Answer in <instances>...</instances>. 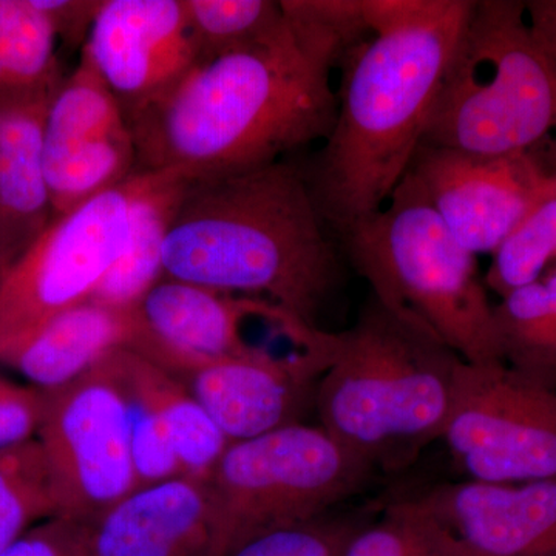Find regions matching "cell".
Masks as SVG:
<instances>
[{
	"mask_svg": "<svg viewBox=\"0 0 556 556\" xmlns=\"http://www.w3.org/2000/svg\"><path fill=\"white\" fill-rule=\"evenodd\" d=\"M277 27L201 61L127 119L138 170L192 178L255 169L324 141L334 127L332 72L368 31L362 0H285Z\"/></svg>",
	"mask_w": 556,
	"mask_h": 556,
	"instance_id": "cell-1",
	"label": "cell"
},
{
	"mask_svg": "<svg viewBox=\"0 0 556 556\" xmlns=\"http://www.w3.org/2000/svg\"><path fill=\"white\" fill-rule=\"evenodd\" d=\"M470 0H362L371 38L343 60L338 115L313 179L340 233L378 212L408 174Z\"/></svg>",
	"mask_w": 556,
	"mask_h": 556,
	"instance_id": "cell-2",
	"label": "cell"
},
{
	"mask_svg": "<svg viewBox=\"0 0 556 556\" xmlns=\"http://www.w3.org/2000/svg\"><path fill=\"white\" fill-rule=\"evenodd\" d=\"M308 179L283 161L192 178L164 244V277L270 300L317 327L338 251Z\"/></svg>",
	"mask_w": 556,
	"mask_h": 556,
	"instance_id": "cell-3",
	"label": "cell"
},
{
	"mask_svg": "<svg viewBox=\"0 0 556 556\" xmlns=\"http://www.w3.org/2000/svg\"><path fill=\"white\" fill-rule=\"evenodd\" d=\"M463 362L372 298L338 332L316 391L320 427L375 471L404 470L444 434Z\"/></svg>",
	"mask_w": 556,
	"mask_h": 556,
	"instance_id": "cell-4",
	"label": "cell"
},
{
	"mask_svg": "<svg viewBox=\"0 0 556 556\" xmlns=\"http://www.w3.org/2000/svg\"><path fill=\"white\" fill-rule=\"evenodd\" d=\"M372 298L471 365L504 362L495 305L471 254L408 172L378 212L342 233Z\"/></svg>",
	"mask_w": 556,
	"mask_h": 556,
	"instance_id": "cell-5",
	"label": "cell"
},
{
	"mask_svg": "<svg viewBox=\"0 0 556 556\" xmlns=\"http://www.w3.org/2000/svg\"><path fill=\"white\" fill-rule=\"evenodd\" d=\"M556 129V64L530 27L526 2H473L422 144L468 155L533 153Z\"/></svg>",
	"mask_w": 556,
	"mask_h": 556,
	"instance_id": "cell-6",
	"label": "cell"
},
{
	"mask_svg": "<svg viewBox=\"0 0 556 556\" xmlns=\"http://www.w3.org/2000/svg\"><path fill=\"white\" fill-rule=\"evenodd\" d=\"M372 473L324 428L302 422L230 442L206 481L215 556L260 533L325 517Z\"/></svg>",
	"mask_w": 556,
	"mask_h": 556,
	"instance_id": "cell-7",
	"label": "cell"
},
{
	"mask_svg": "<svg viewBox=\"0 0 556 556\" xmlns=\"http://www.w3.org/2000/svg\"><path fill=\"white\" fill-rule=\"evenodd\" d=\"M137 351L172 376L225 358L294 364L308 353L314 327L283 306L163 277L135 308Z\"/></svg>",
	"mask_w": 556,
	"mask_h": 556,
	"instance_id": "cell-8",
	"label": "cell"
},
{
	"mask_svg": "<svg viewBox=\"0 0 556 556\" xmlns=\"http://www.w3.org/2000/svg\"><path fill=\"white\" fill-rule=\"evenodd\" d=\"M441 439L467 479H555L556 375L463 362Z\"/></svg>",
	"mask_w": 556,
	"mask_h": 556,
	"instance_id": "cell-9",
	"label": "cell"
},
{
	"mask_svg": "<svg viewBox=\"0 0 556 556\" xmlns=\"http://www.w3.org/2000/svg\"><path fill=\"white\" fill-rule=\"evenodd\" d=\"M148 181L123 185L54 217L46 232L0 276V356L51 317L93 298L126 244L131 208Z\"/></svg>",
	"mask_w": 556,
	"mask_h": 556,
	"instance_id": "cell-10",
	"label": "cell"
},
{
	"mask_svg": "<svg viewBox=\"0 0 556 556\" xmlns=\"http://www.w3.org/2000/svg\"><path fill=\"white\" fill-rule=\"evenodd\" d=\"M112 354L68 386L46 391L36 438L58 515L89 525L138 486L126 394Z\"/></svg>",
	"mask_w": 556,
	"mask_h": 556,
	"instance_id": "cell-11",
	"label": "cell"
},
{
	"mask_svg": "<svg viewBox=\"0 0 556 556\" xmlns=\"http://www.w3.org/2000/svg\"><path fill=\"white\" fill-rule=\"evenodd\" d=\"M455 239L493 254L546 195L548 174L532 153L468 155L420 144L409 170Z\"/></svg>",
	"mask_w": 556,
	"mask_h": 556,
	"instance_id": "cell-12",
	"label": "cell"
},
{
	"mask_svg": "<svg viewBox=\"0 0 556 556\" xmlns=\"http://www.w3.org/2000/svg\"><path fill=\"white\" fill-rule=\"evenodd\" d=\"M80 56L127 119L166 97L201 62L185 0H102Z\"/></svg>",
	"mask_w": 556,
	"mask_h": 556,
	"instance_id": "cell-13",
	"label": "cell"
},
{
	"mask_svg": "<svg viewBox=\"0 0 556 556\" xmlns=\"http://www.w3.org/2000/svg\"><path fill=\"white\" fill-rule=\"evenodd\" d=\"M466 556H543L556 552V478L442 482L407 497Z\"/></svg>",
	"mask_w": 556,
	"mask_h": 556,
	"instance_id": "cell-14",
	"label": "cell"
},
{
	"mask_svg": "<svg viewBox=\"0 0 556 556\" xmlns=\"http://www.w3.org/2000/svg\"><path fill=\"white\" fill-rule=\"evenodd\" d=\"M324 375L317 368L270 358H225L174 378L203 405L229 442H239L300 424L308 401L316 404Z\"/></svg>",
	"mask_w": 556,
	"mask_h": 556,
	"instance_id": "cell-15",
	"label": "cell"
},
{
	"mask_svg": "<svg viewBox=\"0 0 556 556\" xmlns=\"http://www.w3.org/2000/svg\"><path fill=\"white\" fill-rule=\"evenodd\" d=\"M93 556H215L206 481L138 486L90 525Z\"/></svg>",
	"mask_w": 556,
	"mask_h": 556,
	"instance_id": "cell-16",
	"label": "cell"
},
{
	"mask_svg": "<svg viewBox=\"0 0 556 556\" xmlns=\"http://www.w3.org/2000/svg\"><path fill=\"white\" fill-rule=\"evenodd\" d=\"M54 93L0 97V276L54 218L43 166V124Z\"/></svg>",
	"mask_w": 556,
	"mask_h": 556,
	"instance_id": "cell-17",
	"label": "cell"
},
{
	"mask_svg": "<svg viewBox=\"0 0 556 556\" xmlns=\"http://www.w3.org/2000/svg\"><path fill=\"white\" fill-rule=\"evenodd\" d=\"M135 309L87 300L51 317L0 356L31 387L53 391L89 372L113 351L134 346Z\"/></svg>",
	"mask_w": 556,
	"mask_h": 556,
	"instance_id": "cell-18",
	"label": "cell"
},
{
	"mask_svg": "<svg viewBox=\"0 0 556 556\" xmlns=\"http://www.w3.org/2000/svg\"><path fill=\"white\" fill-rule=\"evenodd\" d=\"M190 179L185 172L148 170V181L131 208L123 252L90 300L135 309L164 277V244Z\"/></svg>",
	"mask_w": 556,
	"mask_h": 556,
	"instance_id": "cell-19",
	"label": "cell"
},
{
	"mask_svg": "<svg viewBox=\"0 0 556 556\" xmlns=\"http://www.w3.org/2000/svg\"><path fill=\"white\" fill-rule=\"evenodd\" d=\"M54 217L116 188L138 172L130 127L58 150H43Z\"/></svg>",
	"mask_w": 556,
	"mask_h": 556,
	"instance_id": "cell-20",
	"label": "cell"
},
{
	"mask_svg": "<svg viewBox=\"0 0 556 556\" xmlns=\"http://www.w3.org/2000/svg\"><path fill=\"white\" fill-rule=\"evenodd\" d=\"M58 42L35 0H0V97L58 91L65 79Z\"/></svg>",
	"mask_w": 556,
	"mask_h": 556,
	"instance_id": "cell-21",
	"label": "cell"
},
{
	"mask_svg": "<svg viewBox=\"0 0 556 556\" xmlns=\"http://www.w3.org/2000/svg\"><path fill=\"white\" fill-rule=\"evenodd\" d=\"M137 354L139 375L166 424L182 477L207 481L228 448L229 439L188 388L166 369Z\"/></svg>",
	"mask_w": 556,
	"mask_h": 556,
	"instance_id": "cell-22",
	"label": "cell"
},
{
	"mask_svg": "<svg viewBox=\"0 0 556 556\" xmlns=\"http://www.w3.org/2000/svg\"><path fill=\"white\" fill-rule=\"evenodd\" d=\"M504 362L556 375V268L536 283L508 292L495 305Z\"/></svg>",
	"mask_w": 556,
	"mask_h": 556,
	"instance_id": "cell-23",
	"label": "cell"
},
{
	"mask_svg": "<svg viewBox=\"0 0 556 556\" xmlns=\"http://www.w3.org/2000/svg\"><path fill=\"white\" fill-rule=\"evenodd\" d=\"M124 110L104 79L80 56L51 98L43 124V150H58L127 129Z\"/></svg>",
	"mask_w": 556,
	"mask_h": 556,
	"instance_id": "cell-24",
	"label": "cell"
},
{
	"mask_svg": "<svg viewBox=\"0 0 556 556\" xmlns=\"http://www.w3.org/2000/svg\"><path fill=\"white\" fill-rule=\"evenodd\" d=\"M56 515L49 466L38 439L0 452V554L33 526Z\"/></svg>",
	"mask_w": 556,
	"mask_h": 556,
	"instance_id": "cell-25",
	"label": "cell"
},
{
	"mask_svg": "<svg viewBox=\"0 0 556 556\" xmlns=\"http://www.w3.org/2000/svg\"><path fill=\"white\" fill-rule=\"evenodd\" d=\"M112 358L126 394L131 459L138 486L182 477L166 424L139 375L138 354L130 348H123L115 351Z\"/></svg>",
	"mask_w": 556,
	"mask_h": 556,
	"instance_id": "cell-26",
	"label": "cell"
},
{
	"mask_svg": "<svg viewBox=\"0 0 556 556\" xmlns=\"http://www.w3.org/2000/svg\"><path fill=\"white\" fill-rule=\"evenodd\" d=\"M492 255L485 285L501 298L546 276L556 263V197L546 193Z\"/></svg>",
	"mask_w": 556,
	"mask_h": 556,
	"instance_id": "cell-27",
	"label": "cell"
},
{
	"mask_svg": "<svg viewBox=\"0 0 556 556\" xmlns=\"http://www.w3.org/2000/svg\"><path fill=\"white\" fill-rule=\"evenodd\" d=\"M201 61L262 38L283 20L281 2L270 0H185Z\"/></svg>",
	"mask_w": 556,
	"mask_h": 556,
	"instance_id": "cell-28",
	"label": "cell"
},
{
	"mask_svg": "<svg viewBox=\"0 0 556 556\" xmlns=\"http://www.w3.org/2000/svg\"><path fill=\"white\" fill-rule=\"evenodd\" d=\"M342 556H466L444 529L405 500L394 501L379 521L361 526Z\"/></svg>",
	"mask_w": 556,
	"mask_h": 556,
	"instance_id": "cell-29",
	"label": "cell"
},
{
	"mask_svg": "<svg viewBox=\"0 0 556 556\" xmlns=\"http://www.w3.org/2000/svg\"><path fill=\"white\" fill-rule=\"evenodd\" d=\"M361 527L348 519L320 517L269 530L244 541L225 556H342Z\"/></svg>",
	"mask_w": 556,
	"mask_h": 556,
	"instance_id": "cell-30",
	"label": "cell"
},
{
	"mask_svg": "<svg viewBox=\"0 0 556 556\" xmlns=\"http://www.w3.org/2000/svg\"><path fill=\"white\" fill-rule=\"evenodd\" d=\"M0 556H93L90 525L64 515L43 519Z\"/></svg>",
	"mask_w": 556,
	"mask_h": 556,
	"instance_id": "cell-31",
	"label": "cell"
},
{
	"mask_svg": "<svg viewBox=\"0 0 556 556\" xmlns=\"http://www.w3.org/2000/svg\"><path fill=\"white\" fill-rule=\"evenodd\" d=\"M46 408V391L21 386L0 375V452L38 438Z\"/></svg>",
	"mask_w": 556,
	"mask_h": 556,
	"instance_id": "cell-32",
	"label": "cell"
},
{
	"mask_svg": "<svg viewBox=\"0 0 556 556\" xmlns=\"http://www.w3.org/2000/svg\"><path fill=\"white\" fill-rule=\"evenodd\" d=\"M35 3L49 17L60 42L83 50L102 0H35Z\"/></svg>",
	"mask_w": 556,
	"mask_h": 556,
	"instance_id": "cell-33",
	"label": "cell"
},
{
	"mask_svg": "<svg viewBox=\"0 0 556 556\" xmlns=\"http://www.w3.org/2000/svg\"><path fill=\"white\" fill-rule=\"evenodd\" d=\"M533 156L538 160V163L541 164L544 170L547 172L548 175L555 174L556 172V129L554 134L551 135V138L541 146L540 149L535 150L532 153Z\"/></svg>",
	"mask_w": 556,
	"mask_h": 556,
	"instance_id": "cell-34",
	"label": "cell"
},
{
	"mask_svg": "<svg viewBox=\"0 0 556 556\" xmlns=\"http://www.w3.org/2000/svg\"><path fill=\"white\" fill-rule=\"evenodd\" d=\"M546 193H547V195L556 197V172H555V174H551L547 177Z\"/></svg>",
	"mask_w": 556,
	"mask_h": 556,
	"instance_id": "cell-35",
	"label": "cell"
},
{
	"mask_svg": "<svg viewBox=\"0 0 556 556\" xmlns=\"http://www.w3.org/2000/svg\"><path fill=\"white\" fill-rule=\"evenodd\" d=\"M543 556H556V552H552V554L543 555Z\"/></svg>",
	"mask_w": 556,
	"mask_h": 556,
	"instance_id": "cell-36",
	"label": "cell"
},
{
	"mask_svg": "<svg viewBox=\"0 0 556 556\" xmlns=\"http://www.w3.org/2000/svg\"><path fill=\"white\" fill-rule=\"evenodd\" d=\"M555 22H556V7H555Z\"/></svg>",
	"mask_w": 556,
	"mask_h": 556,
	"instance_id": "cell-37",
	"label": "cell"
}]
</instances>
